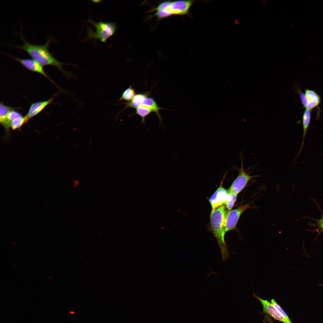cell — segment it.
Wrapping results in <instances>:
<instances>
[{
    "instance_id": "1",
    "label": "cell",
    "mask_w": 323,
    "mask_h": 323,
    "mask_svg": "<svg viewBox=\"0 0 323 323\" xmlns=\"http://www.w3.org/2000/svg\"><path fill=\"white\" fill-rule=\"evenodd\" d=\"M23 44L22 45H12L21 49L27 53L32 59L42 66L51 65L58 68L67 77H74V75L71 72H67L63 68V66L67 64L62 63L56 58L49 51L48 48L51 42L53 39L51 37L48 38L45 43L43 45H38L30 44L25 39L21 33H19Z\"/></svg>"
},
{
    "instance_id": "2",
    "label": "cell",
    "mask_w": 323,
    "mask_h": 323,
    "mask_svg": "<svg viewBox=\"0 0 323 323\" xmlns=\"http://www.w3.org/2000/svg\"><path fill=\"white\" fill-rule=\"evenodd\" d=\"M226 212V207L223 205L211 211L210 215L211 229L217 241L223 260L229 258L224 238Z\"/></svg>"
},
{
    "instance_id": "3",
    "label": "cell",
    "mask_w": 323,
    "mask_h": 323,
    "mask_svg": "<svg viewBox=\"0 0 323 323\" xmlns=\"http://www.w3.org/2000/svg\"><path fill=\"white\" fill-rule=\"evenodd\" d=\"M194 2L191 0L164 1L150 11H156V13L151 16H156L159 19L173 15H185L188 13Z\"/></svg>"
},
{
    "instance_id": "4",
    "label": "cell",
    "mask_w": 323,
    "mask_h": 323,
    "mask_svg": "<svg viewBox=\"0 0 323 323\" xmlns=\"http://www.w3.org/2000/svg\"><path fill=\"white\" fill-rule=\"evenodd\" d=\"M95 28V32L89 28L87 31V40L99 39L101 42H106L107 39L112 36L116 29V24L113 22H95L91 19L87 21Z\"/></svg>"
},
{
    "instance_id": "5",
    "label": "cell",
    "mask_w": 323,
    "mask_h": 323,
    "mask_svg": "<svg viewBox=\"0 0 323 323\" xmlns=\"http://www.w3.org/2000/svg\"><path fill=\"white\" fill-rule=\"evenodd\" d=\"M241 161V167L238 169L239 173L237 177L234 180L227 190L228 193H233L237 194L245 188L249 182L253 178L258 177V175L251 176L250 172L247 173L243 168L242 155H240Z\"/></svg>"
},
{
    "instance_id": "6",
    "label": "cell",
    "mask_w": 323,
    "mask_h": 323,
    "mask_svg": "<svg viewBox=\"0 0 323 323\" xmlns=\"http://www.w3.org/2000/svg\"><path fill=\"white\" fill-rule=\"evenodd\" d=\"M252 202L241 205L234 209L227 211L226 219L225 233L235 229L237 223L242 214L249 208H254L251 206Z\"/></svg>"
},
{
    "instance_id": "7",
    "label": "cell",
    "mask_w": 323,
    "mask_h": 323,
    "mask_svg": "<svg viewBox=\"0 0 323 323\" xmlns=\"http://www.w3.org/2000/svg\"><path fill=\"white\" fill-rule=\"evenodd\" d=\"M4 54L14 59L28 70L41 74L50 80L53 84L57 86V85L48 76L45 71L43 66L35 60L29 58H19L4 53ZM57 87H58V86Z\"/></svg>"
},
{
    "instance_id": "8",
    "label": "cell",
    "mask_w": 323,
    "mask_h": 323,
    "mask_svg": "<svg viewBox=\"0 0 323 323\" xmlns=\"http://www.w3.org/2000/svg\"><path fill=\"white\" fill-rule=\"evenodd\" d=\"M223 180L220 185L209 199L211 208V211L223 205H225L228 197V193L222 186Z\"/></svg>"
},
{
    "instance_id": "9",
    "label": "cell",
    "mask_w": 323,
    "mask_h": 323,
    "mask_svg": "<svg viewBox=\"0 0 323 323\" xmlns=\"http://www.w3.org/2000/svg\"><path fill=\"white\" fill-rule=\"evenodd\" d=\"M254 296L255 297L261 304L263 312L273 317L275 319L283 323H292L291 321L287 320L276 309L271 302L267 300H263L254 293Z\"/></svg>"
},
{
    "instance_id": "10",
    "label": "cell",
    "mask_w": 323,
    "mask_h": 323,
    "mask_svg": "<svg viewBox=\"0 0 323 323\" xmlns=\"http://www.w3.org/2000/svg\"><path fill=\"white\" fill-rule=\"evenodd\" d=\"M57 94L56 93L47 100L39 101L31 104L28 113L25 116L27 122L30 119L39 114L48 105L51 103Z\"/></svg>"
},
{
    "instance_id": "11",
    "label": "cell",
    "mask_w": 323,
    "mask_h": 323,
    "mask_svg": "<svg viewBox=\"0 0 323 323\" xmlns=\"http://www.w3.org/2000/svg\"><path fill=\"white\" fill-rule=\"evenodd\" d=\"M14 109H19V108H14L4 104L3 102L0 104V123L4 127L7 135H9L10 125L7 119L9 113Z\"/></svg>"
},
{
    "instance_id": "12",
    "label": "cell",
    "mask_w": 323,
    "mask_h": 323,
    "mask_svg": "<svg viewBox=\"0 0 323 323\" xmlns=\"http://www.w3.org/2000/svg\"><path fill=\"white\" fill-rule=\"evenodd\" d=\"M305 94L307 100L306 109L311 110L318 106L320 103L321 98L317 93L311 90L305 89Z\"/></svg>"
},
{
    "instance_id": "13",
    "label": "cell",
    "mask_w": 323,
    "mask_h": 323,
    "mask_svg": "<svg viewBox=\"0 0 323 323\" xmlns=\"http://www.w3.org/2000/svg\"><path fill=\"white\" fill-rule=\"evenodd\" d=\"M311 110L306 109L304 112L302 118L303 130L302 140L301 147L300 148L296 158L298 156L303 148L304 144V141L305 135L307 133V130L310 125L311 121Z\"/></svg>"
},
{
    "instance_id": "14",
    "label": "cell",
    "mask_w": 323,
    "mask_h": 323,
    "mask_svg": "<svg viewBox=\"0 0 323 323\" xmlns=\"http://www.w3.org/2000/svg\"><path fill=\"white\" fill-rule=\"evenodd\" d=\"M150 93L148 92H146L144 93H139L136 94L130 101L122 103L125 105L123 110L128 108L135 109L141 105L145 98L149 95Z\"/></svg>"
},
{
    "instance_id": "15",
    "label": "cell",
    "mask_w": 323,
    "mask_h": 323,
    "mask_svg": "<svg viewBox=\"0 0 323 323\" xmlns=\"http://www.w3.org/2000/svg\"><path fill=\"white\" fill-rule=\"evenodd\" d=\"M135 114L139 115L141 118V124H145V119L147 116L152 112L153 109L150 107L144 105H140L135 108Z\"/></svg>"
},
{
    "instance_id": "16",
    "label": "cell",
    "mask_w": 323,
    "mask_h": 323,
    "mask_svg": "<svg viewBox=\"0 0 323 323\" xmlns=\"http://www.w3.org/2000/svg\"><path fill=\"white\" fill-rule=\"evenodd\" d=\"M135 93V89L131 85L123 92L118 100H124L129 102L133 98L136 94Z\"/></svg>"
},
{
    "instance_id": "17",
    "label": "cell",
    "mask_w": 323,
    "mask_h": 323,
    "mask_svg": "<svg viewBox=\"0 0 323 323\" xmlns=\"http://www.w3.org/2000/svg\"><path fill=\"white\" fill-rule=\"evenodd\" d=\"M27 122L25 117L22 115L11 121L10 123V127L13 130H15L20 129L24 124Z\"/></svg>"
},
{
    "instance_id": "18",
    "label": "cell",
    "mask_w": 323,
    "mask_h": 323,
    "mask_svg": "<svg viewBox=\"0 0 323 323\" xmlns=\"http://www.w3.org/2000/svg\"><path fill=\"white\" fill-rule=\"evenodd\" d=\"M228 193V197L225 205L228 210H231L236 202L237 194L233 193Z\"/></svg>"
},
{
    "instance_id": "19",
    "label": "cell",
    "mask_w": 323,
    "mask_h": 323,
    "mask_svg": "<svg viewBox=\"0 0 323 323\" xmlns=\"http://www.w3.org/2000/svg\"><path fill=\"white\" fill-rule=\"evenodd\" d=\"M274 307L278 311V312L288 321H291L289 317L287 315L285 312L283 310V309L281 308V306L276 302V301L274 299H272L271 300V302Z\"/></svg>"
},
{
    "instance_id": "20",
    "label": "cell",
    "mask_w": 323,
    "mask_h": 323,
    "mask_svg": "<svg viewBox=\"0 0 323 323\" xmlns=\"http://www.w3.org/2000/svg\"><path fill=\"white\" fill-rule=\"evenodd\" d=\"M298 91L301 103L303 106L306 108L307 105V100L306 96L305 93L301 92L298 89Z\"/></svg>"
},
{
    "instance_id": "21",
    "label": "cell",
    "mask_w": 323,
    "mask_h": 323,
    "mask_svg": "<svg viewBox=\"0 0 323 323\" xmlns=\"http://www.w3.org/2000/svg\"><path fill=\"white\" fill-rule=\"evenodd\" d=\"M317 224L319 227L323 229V216L318 220Z\"/></svg>"
},
{
    "instance_id": "22",
    "label": "cell",
    "mask_w": 323,
    "mask_h": 323,
    "mask_svg": "<svg viewBox=\"0 0 323 323\" xmlns=\"http://www.w3.org/2000/svg\"><path fill=\"white\" fill-rule=\"evenodd\" d=\"M266 318L269 323H274L272 319L270 318L267 316V317Z\"/></svg>"
}]
</instances>
